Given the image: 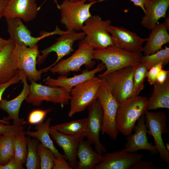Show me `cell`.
Returning <instances> with one entry per match:
<instances>
[{
    "label": "cell",
    "instance_id": "d6986e66",
    "mask_svg": "<svg viewBox=\"0 0 169 169\" xmlns=\"http://www.w3.org/2000/svg\"><path fill=\"white\" fill-rule=\"evenodd\" d=\"M37 0H10L4 11L6 19L19 18L28 22L35 18L39 11Z\"/></svg>",
    "mask_w": 169,
    "mask_h": 169
},
{
    "label": "cell",
    "instance_id": "30bf717a",
    "mask_svg": "<svg viewBox=\"0 0 169 169\" xmlns=\"http://www.w3.org/2000/svg\"><path fill=\"white\" fill-rule=\"evenodd\" d=\"M136 67H125L104 77L119 103L132 97L133 75Z\"/></svg>",
    "mask_w": 169,
    "mask_h": 169
},
{
    "label": "cell",
    "instance_id": "b9f144b4",
    "mask_svg": "<svg viewBox=\"0 0 169 169\" xmlns=\"http://www.w3.org/2000/svg\"><path fill=\"white\" fill-rule=\"evenodd\" d=\"M169 76L168 70L161 69L159 72L157 77V82L160 84L163 83Z\"/></svg>",
    "mask_w": 169,
    "mask_h": 169
},
{
    "label": "cell",
    "instance_id": "5b68a950",
    "mask_svg": "<svg viewBox=\"0 0 169 169\" xmlns=\"http://www.w3.org/2000/svg\"><path fill=\"white\" fill-rule=\"evenodd\" d=\"M105 0H98L86 3L85 0L71 1L64 0L59 4L60 22L67 30L78 31L81 30L84 22L92 16L91 7L96 3Z\"/></svg>",
    "mask_w": 169,
    "mask_h": 169
},
{
    "label": "cell",
    "instance_id": "681fc988",
    "mask_svg": "<svg viewBox=\"0 0 169 169\" xmlns=\"http://www.w3.org/2000/svg\"><path fill=\"white\" fill-rule=\"evenodd\" d=\"M86 1H88L90 2H93L96 1L97 0H85Z\"/></svg>",
    "mask_w": 169,
    "mask_h": 169
},
{
    "label": "cell",
    "instance_id": "e0dca14e",
    "mask_svg": "<svg viewBox=\"0 0 169 169\" xmlns=\"http://www.w3.org/2000/svg\"><path fill=\"white\" fill-rule=\"evenodd\" d=\"M102 160L94 169H129L142 159V154L122 150L104 154Z\"/></svg>",
    "mask_w": 169,
    "mask_h": 169
},
{
    "label": "cell",
    "instance_id": "bcb514c9",
    "mask_svg": "<svg viewBox=\"0 0 169 169\" xmlns=\"http://www.w3.org/2000/svg\"><path fill=\"white\" fill-rule=\"evenodd\" d=\"M46 0H45L43 2V3H42V4L39 7H38V9H39V10L40 9V8H41V6L44 4V3L46 2ZM69 0L70 1H74L75 2V1H79V0ZM54 3L56 4L57 8L58 9H59V4L58 3L57 0H54Z\"/></svg>",
    "mask_w": 169,
    "mask_h": 169
},
{
    "label": "cell",
    "instance_id": "f546056e",
    "mask_svg": "<svg viewBox=\"0 0 169 169\" xmlns=\"http://www.w3.org/2000/svg\"><path fill=\"white\" fill-rule=\"evenodd\" d=\"M141 61L147 66L148 69L161 63H162L163 65H166L169 62V48L166 47L153 54L142 56Z\"/></svg>",
    "mask_w": 169,
    "mask_h": 169
},
{
    "label": "cell",
    "instance_id": "ee69618b",
    "mask_svg": "<svg viewBox=\"0 0 169 169\" xmlns=\"http://www.w3.org/2000/svg\"><path fill=\"white\" fill-rule=\"evenodd\" d=\"M130 1L133 3L135 6L141 8L144 13L145 10L143 5L145 0H130Z\"/></svg>",
    "mask_w": 169,
    "mask_h": 169
},
{
    "label": "cell",
    "instance_id": "9a60e30c",
    "mask_svg": "<svg viewBox=\"0 0 169 169\" xmlns=\"http://www.w3.org/2000/svg\"><path fill=\"white\" fill-rule=\"evenodd\" d=\"M133 130L134 131V134L127 136L126 143L125 148L122 150V151L133 152L144 150L149 151L153 155L159 153L155 145L148 142L145 115L142 116L138 120Z\"/></svg>",
    "mask_w": 169,
    "mask_h": 169
},
{
    "label": "cell",
    "instance_id": "44dd1931",
    "mask_svg": "<svg viewBox=\"0 0 169 169\" xmlns=\"http://www.w3.org/2000/svg\"><path fill=\"white\" fill-rule=\"evenodd\" d=\"M145 15L142 18L141 25L151 30L161 18H166L169 7V0H145L144 5Z\"/></svg>",
    "mask_w": 169,
    "mask_h": 169
},
{
    "label": "cell",
    "instance_id": "484cf974",
    "mask_svg": "<svg viewBox=\"0 0 169 169\" xmlns=\"http://www.w3.org/2000/svg\"><path fill=\"white\" fill-rule=\"evenodd\" d=\"M151 96L147 98L146 110L159 108L169 109V76L162 84L157 82L154 85Z\"/></svg>",
    "mask_w": 169,
    "mask_h": 169
},
{
    "label": "cell",
    "instance_id": "4dcf8cb0",
    "mask_svg": "<svg viewBox=\"0 0 169 169\" xmlns=\"http://www.w3.org/2000/svg\"><path fill=\"white\" fill-rule=\"evenodd\" d=\"M28 154L26 163L27 169H40V160L37 147L39 144L37 140L27 137Z\"/></svg>",
    "mask_w": 169,
    "mask_h": 169
},
{
    "label": "cell",
    "instance_id": "7dc6e473",
    "mask_svg": "<svg viewBox=\"0 0 169 169\" xmlns=\"http://www.w3.org/2000/svg\"><path fill=\"white\" fill-rule=\"evenodd\" d=\"M165 25H166V27L168 30H169V17L167 18H165V20L164 22Z\"/></svg>",
    "mask_w": 169,
    "mask_h": 169
},
{
    "label": "cell",
    "instance_id": "816d5d0a",
    "mask_svg": "<svg viewBox=\"0 0 169 169\" xmlns=\"http://www.w3.org/2000/svg\"></svg>",
    "mask_w": 169,
    "mask_h": 169
},
{
    "label": "cell",
    "instance_id": "7bdbcfd3",
    "mask_svg": "<svg viewBox=\"0 0 169 169\" xmlns=\"http://www.w3.org/2000/svg\"><path fill=\"white\" fill-rule=\"evenodd\" d=\"M10 0H0V19L3 16L6 7Z\"/></svg>",
    "mask_w": 169,
    "mask_h": 169
},
{
    "label": "cell",
    "instance_id": "4316f807",
    "mask_svg": "<svg viewBox=\"0 0 169 169\" xmlns=\"http://www.w3.org/2000/svg\"><path fill=\"white\" fill-rule=\"evenodd\" d=\"M51 121V118H48L44 122L37 124L35 127L36 131H28L26 132V134L39 141L41 144L52 151L55 157L66 160L64 156L61 154L55 147L50 137L49 129Z\"/></svg>",
    "mask_w": 169,
    "mask_h": 169
},
{
    "label": "cell",
    "instance_id": "d6a6232c",
    "mask_svg": "<svg viewBox=\"0 0 169 169\" xmlns=\"http://www.w3.org/2000/svg\"><path fill=\"white\" fill-rule=\"evenodd\" d=\"M25 135H15L14 157L22 164L26 163L28 154L27 137Z\"/></svg>",
    "mask_w": 169,
    "mask_h": 169
},
{
    "label": "cell",
    "instance_id": "8fae6325",
    "mask_svg": "<svg viewBox=\"0 0 169 169\" xmlns=\"http://www.w3.org/2000/svg\"><path fill=\"white\" fill-rule=\"evenodd\" d=\"M57 39L56 42L50 46L40 52L37 59V64L40 65L44 62L45 60L52 52H55L57 56L56 61L49 66L44 69L45 72L55 65L64 57L70 54L74 51L73 48L74 43L77 40L83 39L86 36L83 32H76L74 30H67Z\"/></svg>",
    "mask_w": 169,
    "mask_h": 169
},
{
    "label": "cell",
    "instance_id": "d4e9b609",
    "mask_svg": "<svg viewBox=\"0 0 169 169\" xmlns=\"http://www.w3.org/2000/svg\"><path fill=\"white\" fill-rule=\"evenodd\" d=\"M79 159L76 169H92L102 160L104 156L95 151L87 140L80 139L77 151Z\"/></svg>",
    "mask_w": 169,
    "mask_h": 169
},
{
    "label": "cell",
    "instance_id": "74e56055",
    "mask_svg": "<svg viewBox=\"0 0 169 169\" xmlns=\"http://www.w3.org/2000/svg\"><path fill=\"white\" fill-rule=\"evenodd\" d=\"M21 80V76L19 71L16 75L9 81L4 83L0 84V101L2 100L3 95L6 89L11 85L17 83ZM0 123L6 125H9V122L3 119H0Z\"/></svg>",
    "mask_w": 169,
    "mask_h": 169
},
{
    "label": "cell",
    "instance_id": "83f0119b",
    "mask_svg": "<svg viewBox=\"0 0 169 169\" xmlns=\"http://www.w3.org/2000/svg\"><path fill=\"white\" fill-rule=\"evenodd\" d=\"M87 118L50 126V128L60 133L79 139L85 137Z\"/></svg>",
    "mask_w": 169,
    "mask_h": 169
},
{
    "label": "cell",
    "instance_id": "ac0fdd59",
    "mask_svg": "<svg viewBox=\"0 0 169 169\" xmlns=\"http://www.w3.org/2000/svg\"><path fill=\"white\" fill-rule=\"evenodd\" d=\"M21 80L23 84V87L21 93L15 98L10 100L2 99L0 101V109L6 112L8 114L7 117H3V119L9 122L13 120V124H23L24 119L19 118V114L21 106L30 93L29 85L27 81L26 76L21 70H19Z\"/></svg>",
    "mask_w": 169,
    "mask_h": 169
},
{
    "label": "cell",
    "instance_id": "4fadbf2b",
    "mask_svg": "<svg viewBox=\"0 0 169 169\" xmlns=\"http://www.w3.org/2000/svg\"><path fill=\"white\" fill-rule=\"evenodd\" d=\"M7 31L10 38L15 43H18L28 47L32 48L37 45L42 39L54 34L61 35L64 31L61 30L56 26L55 30L52 32H43L39 37H35L31 35L30 31L23 23L22 19L16 18L6 19Z\"/></svg>",
    "mask_w": 169,
    "mask_h": 169
},
{
    "label": "cell",
    "instance_id": "d590c367",
    "mask_svg": "<svg viewBox=\"0 0 169 169\" xmlns=\"http://www.w3.org/2000/svg\"><path fill=\"white\" fill-rule=\"evenodd\" d=\"M0 123V134L3 135L8 133H13L16 135L24 134L26 135L24 127L23 124H14L12 125H4Z\"/></svg>",
    "mask_w": 169,
    "mask_h": 169
},
{
    "label": "cell",
    "instance_id": "ab89813d",
    "mask_svg": "<svg viewBox=\"0 0 169 169\" xmlns=\"http://www.w3.org/2000/svg\"><path fill=\"white\" fill-rule=\"evenodd\" d=\"M155 166L153 163L150 161L141 160L139 161L131 168V169H155Z\"/></svg>",
    "mask_w": 169,
    "mask_h": 169
},
{
    "label": "cell",
    "instance_id": "3957f363",
    "mask_svg": "<svg viewBox=\"0 0 169 169\" xmlns=\"http://www.w3.org/2000/svg\"><path fill=\"white\" fill-rule=\"evenodd\" d=\"M100 78L102 82L98 91L97 99L103 113L101 133L105 134L112 139L115 140L119 133L115 120L119 103L112 94L105 78Z\"/></svg>",
    "mask_w": 169,
    "mask_h": 169
},
{
    "label": "cell",
    "instance_id": "60d3db41",
    "mask_svg": "<svg viewBox=\"0 0 169 169\" xmlns=\"http://www.w3.org/2000/svg\"><path fill=\"white\" fill-rule=\"evenodd\" d=\"M23 164L14 157L4 165L0 164V169H23Z\"/></svg>",
    "mask_w": 169,
    "mask_h": 169
},
{
    "label": "cell",
    "instance_id": "9c48e42d",
    "mask_svg": "<svg viewBox=\"0 0 169 169\" xmlns=\"http://www.w3.org/2000/svg\"><path fill=\"white\" fill-rule=\"evenodd\" d=\"M38 45L32 48L26 47L18 43H15L12 55L19 70L24 73L30 82L41 79L42 73L36 68L37 59L39 54Z\"/></svg>",
    "mask_w": 169,
    "mask_h": 169
},
{
    "label": "cell",
    "instance_id": "2e32d148",
    "mask_svg": "<svg viewBox=\"0 0 169 169\" xmlns=\"http://www.w3.org/2000/svg\"><path fill=\"white\" fill-rule=\"evenodd\" d=\"M108 31L113 45L130 51L141 53L143 51V43L147 38H142L135 33L123 27L110 25Z\"/></svg>",
    "mask_w": 169,
    "mask_h": 169
},
{
    "label": "cell",
    "instance_id": "f35d334b",
    "mask_svg": "<svg viewBox=\"0 0 169 169\" xmlns=\"http://www.w3.org/2000/svg\"><path fill=\"white\" fill-rule=\"evenodd\" d=\"M63 158L54 157L53 169H72L68 162Z\"/></svg>",
    "mask_w": 169,
    "mask_h": 169
},
{
    "label": "cell",
    "instance_id": "f1b7e54d",
    "mask_svg": "<svg viewBox=\"0 0 169 169\" xmlns=\"http://www.w3.org/2000/svg\"><path fill=\"white\" fill-rule=\"evenodd\" d=\"M13 133H8L0 137V164L4 165L13 157L14 154Z\"/></svg>",
    "mask_w": 169,
    "mask_h": 169
},
{
    "label": "cell",
    "instance_id": "8d00e7d4",
    "mask_svg": "<svg viewBox=\"0 0 169 169\" xmlns=\"http://www.w3.org/2000/svg\"><path fill=\"white\" fill-rule=\"evenodd\" d=\"M162 63H159L151 67L147 71L146 77L147 81L151 85H153L157 81V77L159 71L163 68Z\"/></svg>",
    "mask_w": 169,
    "mask_h": 169
},
{
    "label": "cell",
    "instance_id": "603a6c76",
    "mask_svg": "<svg viewBox=\"0 0 169 169\" xmlns=\"http://www.w3.org/2000/svg\"><path fill=\"white\" fill-rule=\"evenodd\" d=\"M15 45V42L9 38L0 52V84L11 80L19 71L12 55Z\"/></svg>",
    "mask_w": 169,
    "mask_h": 169
},
{
    "label": "cell",
    "instance_id": "7402d4cb",
    "mask_svg": "<svg viewBox=\"0 0 169 169\" xmlns=\"http://www.w3.org/2000/svg\"><path fill=\"white\" fill-rule=\"evenodd\" d=\"M49 134L57 144L63 149L66 160L73 169H76L78 161L77 151L79 139L64 134L50 128Z\"/></svg>",
    "mask_w": 169,
    "mask_h": 169
},
{
    "label": "cell",
    "instance_id": "7c38bea8",
    "mask_svg": "<svg viewBox=\"0 0 169 169\" xmlns=\"http://www.w3.org/2000/svg\"><path fill=\"white\" fill-rule=\"evenodd\" d=\"M145 115L147 134L153 137L160 158L168 163L169 151L166 148L162 137V135L168 132L166 116L162 111L151 112L147 110Z\"/></svg>",
    "mask_w": 169,
    "mask_h": 169
},
{
    "label": "cell",
    "instance_id": "ba28073f",
    "mask_svg": "<svg viewBox=\"0 0 169 169\" xmlns=\"http://www.w3.org/2000/svg\"><path fill=\"white\" fill-rule=\"evenodd\" d=\"M30 82V93L25 100L27 103L35 106L40 105L44 101L62 105L69 104L70 94L64 88L43 85L33 80Z\"/></svg>",
    "mask_w": 169,
    "mask_h": 169
},
{
    "label": "cell",
    "instance_id": "836d02e7",
    "mask_svg": "<svg viewBox=\"0 0 169 169\" xmlns=\"http://www.w3.org/2000/svg\"><path fill=\"white\" fill-rule=\"evenodd\" d=\"M37 151L40 160V169H53L54 155L52 151L41 143H39Z\"/></svg>",
    "mask_w": 169,
    "mask_h": 169
},
{
    "label": "cell",
    "instance_id": "ffe728a7",
    "mask_svg": "<svg viewBox=\"0 0 169 169\" xmlns=\"http://www.w3.org/2000/svg\"><path fill=\"white\" fill-rule=\"evenodd\" d=\"M105 69V65L102 62L93 70L85 71L81 74L74 75L72 77L60 76L55 79L48 76L45 79V84L50 86L61 87L67 92L70 93L73 88L93 78L96 74Z\"/></svg>",
    "mask_w": 169,
    "mask_h": 169
},
{
    "label": "cell",
    "instance_id": "c3c4849f",
    "mask_svg": "<svg viewBox=\"0 0 169 169\" xmlns=\"http://www.w3.org/2000/svg\"><path fill=\"white\" fill-rule=\"evenodd\" d=\"M165 147L167 150L169 151V144L168 143H167L165 145Z\"/></svg>",
    "mask_w": 169,
    "mask_h": 169
},
{
    "label": "cell",
    "instance_id": "f6af8a7d",
    "mask_svg": "<svg viewBox=\"0 0 169 169\" xmlns=\"http://www.w3.org/2000/svg\"><path fill=\"white\" fill-rule=\"evenodd\" d=\"M8 41L9 39L6 40L0 37V52L7 44Z\"/></svg>",
    "mask_w": 169,
    "mask_h": 169
},
{
    "label": "cell",
    "instance_id": "1f68e13d",
    "mask_svg": "<svg viewBox=\"0 0 169 169\" xmlns=\"http://www.w3.org/2000/svg\"><path fill=\"white\" fill-rule=\"evenodd\" d=\"M148 69L141 61L136 68L133 78L132 97L138 96L144 88V82Z\"/></svg>",
    "mask_w": 169,
    "mask_h": 169
},
{
    "label": "cell",
    "instance_id": "cb8c5ba5",
    "mask_svg": "<svg viewBox=\"0 0 169 169\" xmlns=\"http://www.w3.org/2000/svg\"><path fill=\"white\" fill-rule=\"evenodd\" d=\"M143 46L144 55L153 54L161 49L163 45L169 42L168 30L164 22L157 23L151 30Z\"/></svg>",
    "mask_w": 169,
    "mask_h": 169
},
{
    "label": "cell",
    "instance_id": "5bb4252c",
    "mask_svg": "<svg viewBox=\"0 0 169 169\" xmlns=\"http://www.w3.org/2000/svg\"><path fill=\"white\" fill-rule=\"evenodd\" d=\"M88 115L85 137L90 144L95 145L96 152L102 154L106 151L100 139L102 125L103 111L97 99L87 107Z\"/></svg>",
    "mask_w": 169,
    "mask_h": 169
},
{
    "label": "cell",
    "instance_id": "277c9868",
    "mask_svg": "<svg viewBox=\"0 0 169 169\" xmlns=\"http://www.w3.org/2000/svg\"><path fill=\"white\" fill-rule=\"evenodd\" d=\"M94 50L85 37L79 42L78 49L73 54L59 61L49 70L52 73L67 76L71 72L81 70L83 65L88 69H91L96 63L93 57Z\"/></svg>",
    "mask_w": 169,
    "mask_h": 169
},
{
    "label": "cell",
    "instance_id": "8992f818",
    "mask_svg": "<svg viewBox=\"0 0 169 169\" xmlns=\"http://www.w3.org/2000/svg\"><path fill=\"white\" fill-rule=\"evenodd\" d=\"M101 82V78L94 77L72 89L70 92L69 117L84 111L97 99L98 92Z\"/></svg>",
    "mask_w": 169,
    "mask_h": 169
},
{
    "label": "cell",
    "instance_id": "52a82bcc",
    "mask_svg": "<svg viewBox=\"0 0 169 169\" xmlns=\"http://www.w3.org/2000/svg\"><path fill=\"white\" fill-rule=\"evenodd\" d=\"M111 23L110 19L103 20L98 15L92 16L84 22L81 30L85 34L87 41L94 49L113 45L108 31Z\"/></svg>",
    "mask_w": 169,
    "mask_h": 169
},
{
    "label": "cell",
    "instance_id": "6da1fadb",
    "mask_svg": "<svg viewBox=\"0 0 169 169\" xmlns=\"http://www.w3.org/2000/svg\"><path fill=\"white\" fill-rule=\"evenodd\" d=\"M142 56L141 53L130 51L113 45L93 50L94 59L100 60L106 67L105 71L98 75L99 78L125 67L137 66Z\"/></svg>",
    "mask_w": 169,
    "mask_h": 169
},
{
    "label": "cell",
    "instance_id": "7a4b0ae2",
    "mask_svg": "<svg viewBox=\"0 0 169 169\" xmlns=\"http://www.w3.org/2000/svg\"><path fill=\"white\" fill-rule=\"evenodd\" d=\"M147 101V97L138 95L119 103L115 118L119 132L126 136L131 134L136 122L145 115Z\"/></svg>",
    "mask_w": 169,
    "mask_h": 169
},
{
    "label": "cell",
    "instance_id": "f907efd6",
    "mask_svg": "<svg viewBox=\"0 0 169 169\" xmlns=\"http://www.w3.org/2000/svg\"><path fill=\"white\" fill-rule=\"evenodd\" d=\"M1 135H2L0 134V137L1 136Z\"/></svg>",
    "mask_w": 169,
    "mask_h": 169
},
{
    "label": "cell",
    "instance_id": "e575fe53",
    "mask_svg": "<svg viewBox=\"0 0 169 169\" xmlns=\"http://www.w3.org/2000/svg\"><path fill=\"white\" fill-rule=\"evenodd\" d=\"M52 110L50 108L46 110L36 109L32 111L29 114L28 122L31 124H38L43 121L47 114Z\"/></svg>",
    "mask_w": 169,
    "mask_h": 169
}]
</instances>
